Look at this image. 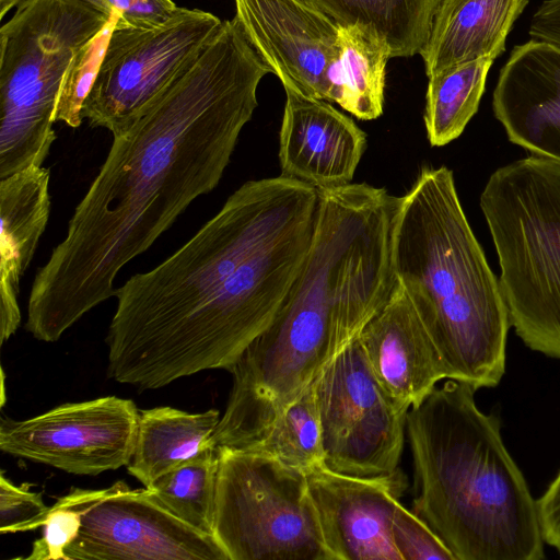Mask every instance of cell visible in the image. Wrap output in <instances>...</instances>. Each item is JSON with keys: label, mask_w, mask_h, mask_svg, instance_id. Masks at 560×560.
I'll list each match as a JSON object with an SVG mask.
<instances>
[{"label": "cell", "mask_w": 560, "mask_h": 560, "mask_svg": "<svg viewBox=\"0 0 560 560\" xmlns=\"http://www.w3.org/2000/svg\"><path fill=\"white\" fill-rule=\"evenodd\" d=\"M528 0H441L420 52L428 78L479 58L495 59Z\"/></svg>", "instance_id": "ac0fdd59"}, {"label": "cell", "mask_w": 560, "mask_h": 560, "mask_svg": "<svg viewBox=\"0 0 560 560\" xmlns=\"http://www.w3.org/2000/svg\"><path fill=\"white\" fill-rule=\"evenodd\" d=\"M82 525L81 510L70 493L49 508L40 527L43 536L33 542L25 560H67L66 548L78 537Z\"/></svg>", "instance_id": "484cf974"}, {"label": "cell", "mask_w": 560, "mask_h": 560, "mask_svg": "<svg viewBox=\"0 0 560 560\" xmlns=\"http://www.w3.org/2000/svg\"><path fill=\"white\" fill-rule=\"evenodd\" d=\"M115 13L93 0H27L0 28V179L42 166L75 54Z\"/></svg>", "instance_id": "8992f818"}, {"label": "cell", "mask_w": 560, "mask_h": 560, "mask_svg": "<svg viewBox=\"0 0 560 560\" xmlns=\"http://www.w3.org/2000/svg\"><path fill=\"white\" fill-rule=\"evenodd\" d=\"M339 26L365 25L385 37L392 57L420 54L441 0H305Z\"/></svg>", "instance_id": "44dd1931"}, {"label": "cell", "mask_w": 560, "mask_h": 560, "mask_svg": "<svg viewBox=\"0 0 560 560\" xmlns=\"http://www.w3.org/2000/svg\"><path fill=\"white\" fill-rule=\"evenodd\" d=\"M69 493L82 525L66 548L67 560H229L213 535L171 514L144 488L132 490L118 481Z\"/></svg>", "instance_id": "30bf717a"}, {"label": "cell", "mask_w": 560, "mask_h": 560, "mask_svg": "<svg viewBox=\"0 0 560 560\" xmlns=\"http://www.w3.org/2000/svg\"><path fill=\"white\" fill-rule=\"evenodd\" d=\"M246 38L284 89L332 102L338 28L305 0H234Z\"/></svg>", "instance_id": "7c38bea8"}, {"label": "cell", "mask_w": 560, "mask_h": 560, "mask_svg": "<svg viewBox=\"0 0 560 560\" xmlns=\"http://www.w3.org/2000/svg\"><path fill=\"white\" fill-rule=\"evenodd\" d=\"M30 483L14 485L0 475V533H19L40 527L50 506L40 492L30 490Z\"/></svg>", "instance_id": "83f0119b"}, {"label": "cell", "mask_w": 560, "mask_h": 560, "mask_svg": "<svg viewBox=\"0 0 560 560\" xmlns=\"http://www.w3.org/2000/svg\"><path fill=\"white\" fill-rule=\"evenodd\" d=\"M118 21L130 26L149 27L167 21L177 10L172 0H93Z\"/></svg>", "instance_id": "f1b7e54d"}, {"label": "cell", "mask_w": 560, "mask_h": 560, "mask_svg": "<svg viewBox=\"0 0 560 560\" xmlns=\"http://www.w3.org/2000/svg\"><path fill=\"white\" fill-rule=\"evenodd\" d=\"M218 451L213 536L229 560H329L303 471L248 450Z\"/></svg>", "instance_id": "52a82bcc"}, {"label": "cell", "mask_w": 560, "mask_h": 560, "mask_svg": "<svg viewBox=\"0 0 560 560\" xmlns=\"http://www.w3.org/2000/svg\"><path fill=\"white\" fill-rule=\"evenodd\" d=\"M528 34L560 46V0L542 1L532 16Z\"/></svg>", "instance_id": "4dcf8cb0"}, {"label": "cell", "mask_w": 560, "mask_h": 560, "mask_svg": "<svg viewBox=\"0 0 560 560\" xmlns=\"http://www.w3.org/2000/svg\"><path fill=\"white\" fill-rule=\"evenodd\" d=\"M339 26V25H338ZM334 103L361 120L383 114L386 65L392 58L387 39L373 28L339 26Z\"/></svg>", "instance_id": "ffe728a7"}, {"label": "cell", "mask_w": 560, "mask_h": 560, "mask_svg": "<svg viewBox=\"0 0 560 560\" xmlns=\"http://www.w3.org/2000/svg\"><path fill=\"white\" fill-rule=\"evenodd\" d=\"M492 109L512 143L560 162V46L535 38L514 46Z\"/></svg>", "instance_id": "5bb4252c"}, {"label": "cell", "mask_w": 560, "mask_h": 560, "mask_svg": "<svg viewBox=\"0 0 560 560\" xmlns=\"http://www.w3.org/2000/svg\"><path fill=\"white\" fill-rule=\"evenodd\" d=\"M393 266L439 352L446 380L476 390L498 386L505 373L508 308L448 167L422 168L400 197Z\"/></svg>", "instance_id": "277c9868"}, {"label": "cell", "mask_w": 560, "mask_h": 560, "mask_svg": "<svg viewBox=\"0 0 560 560\" xmlns=\"http://www.w3.org/2000/svg\"><path fill=\"white\" fill-rule=\"evenodd\" d=\"M247 450L271 456L304 474L324 465L315 381L285 408L265 436Z\"/></svg>", "instance_id": "cb8c5ba5"}, {"label": "cell", "mask_w": 560, "mask_h": 560, "mask_svg": "<svg viewBox=\"0 0 560 560\" xmlns=\"http://www.w3.org/2000/svg\"><path fill=\"white\" fill-rule=\"evenodd\" d=\"M305 475L329 560H400L392 537L393 515L408 487L400 468L361 478L320 465Z\"/></svg>", "instance_id": "4fadbf2b"}, {"label": "cell", "mask_w": 560, "mask_h": 560, "mask_svg": "<svg viewBox=\"0 0 560 560\" xmlns=\"http://www.w3.org/2000/svg\"><path fill=\"white\" fill-rule=\"evenodd\" d=\"M271 72L237 20L124 133L69 220L65 238L33 281L25 329L57 341L115 296V279L199 196L221 180L260 80Z\"/></svg>", "instance_id": "6da1fadb"}, {"label": "cell", "mask_w": 560, "mask_h": 560, "mask_svg": "<svg viewBox=\"0 0 560 560\" xmlns=\"http://www.w3.org/2000/svg\"><path fill=\"white\" fill-rule=\"evenodd\" d=\"M358 339L378 383L406 410L446 380L439 352L398 280Z\"/></svg>", "instance_id": "2e32d148"}, {"label": "cell", "mask_w": 560, "mask_h": 560, "mask_svg": "<svg viewBox=\"0 0 560 560\" xmlns=\"http://www.w3.org/2000/svg\"><path fill=\"white\" fill-rule=\"evenodd\" d=\"M494 59L479 58L429 78L424 125L432 147L457 139L477 113Z\"/></svg>", "instance_id": "7402d4cb"}, {"label": "cell", "mask_w": 560, "mask_h": 560, "mask_svg": "<svg viewBox=\"0 0 560 560\" xmlns=\"http://www.w3.org/2000/svg\"><path fill=\"white\" fill-rule=\"evenodd\" d=\"M50 172L30 166L0 179V343L21 324L20 282L50 213Z\"/></svg>", "instance_id": "e0dca14e"}, {"label": "cell", "mask_w": 560, "mask_h": 560, "mask_svg": "<svg viewBox=\"0 0 560 560\" xmlns=\"http://www.w3.org/2000/svg\"><path fill=\"white\" fill-rule=\"evenodd\" d=\"M511 327L560 360V162L529 155L495 170L480 195Z\"/></svg>", "instance_id": "5b68a950"}, {"label": "cell", "mask_w": 560, "mask_h": 560, "mask_svg": "<svg viewBox=\"0 0 560 560\" xmlns=\"http://www.w3.org/2000/svg\"><path fill=\"white\" fill-rule=\"evenodd\" d=\"M217 409L188 412L172 407L139 410L133 453L126 466L144 487L171 469L213 447Z\"/></svg>", "instance_id": "d6986e66"}, {"label": "cell", "mask_w": 560, "mask_h": 560, "mask_svg": "<svg viewBox=\"0 0 560 560\" xmlns=\"http://www.w3.org/2000/svg\"><path fill=\"white\" fill-rule=\"evenodd\" d=\"M284 91L280 175L316 189L350 184L366 147L365 133L329 102Z\"/></svg>", "instance_id": "9a60e30c"}, {"label": "cell", "mask_w": 560, "mask_h": 560, "mask_svg": "<svg viewBox=\"0 0 560 560\" xmlns=\"http://www.w3.org/2000/svg\"><path fill=\"white\" fill-rule=\"evenodd\" d=\"M324 466L361 478L399 469L407 415L375 377L358 338L315 378Z\"/></svg>", "instance_id": "9c48e42d"}, {"label": "cell", "mask_w": 560, "mask_h": 560, "mask_svg": "<svg viewBox=\"0 0 560 560\" xmlns=\"http://www.w3.org/2000/svg\"><path fill=\"white\" fill-rule=\"evenodd\" d=\"M545 544L560 555V471L537 500Z\"/></svg>", "instance_id": "f546056e"}, {"label": "cell", "mask_w": 560, "mask_h": 560, "mask_svg": "<svg viewBox=\"0 0 560 560\" xmlns=\"http://www.w3.org/2000/svg\"><path fill=\"white\" fill-rule=\"evenodd\" d=\"M318 203V189L283 175L238 187L174 254L116 288L107 375L144 390L229 371L298 278Z\"/></svg>", "instance_id": "7a4b0ae2"}, {"label": "cell", "mask_w": 560, "mask_h": 560, "mask_svg": "<svg viewBox=\"0 0 560 560\" xmlns=\"http://www.w3.org/2000/svg\"><path fill=\"white\" fill-rule=\"evenodd\" d=\"M222 23L210 12L186 8L149 27L117 21L83 118L113 137L126 132L190 68Z\"/></svg>", "instance_id": "ba28073f"}, {"label": "cell", "mask_w": 560, "mask_h": 560, "mask_svg": "<svg viewBox=\"0 0 560 560\" xmlns=\"http://www.w3.org/2000/svg\"><path fill=\"white\" fill-rule=\"evenodd\" d=\"M477 390L447 378L409 409L411 511L455 560H540L538 504Z\"/></svg>", "instance_id": "3957f363"}, {"label": "cell", "mask_w": 560, "mask_h": 560, "mask_svg": "<svg viewBox=\"0 0 560 560\" xmlns=\"http://www.w3.org/2000/svg\"><path fill=\"white\" fill-rule=\"evenodd\" d=\"M219 451L210 447L155 479L147 493L187 525L213 535Z\"/></svg>", "instance_id": "603a6c76"}, {"label": "cell", "mask_w": 560, "mask_h": 560, "mask_svg": "<svg viewBox=\"0 0 560 560\" xmlns=\"http://www.w3.org/2000/svg\"><path fill=\"white\" fill-rule=\"evenodd\" d=\"M25 1L27 0H0V19H3L7 12Z\"/></svg>", "instance_id": "1f68e13d"}, {"label": "cell", "mask_w": 560, "mask_h": 560, "mask_svg": "<svg viewBox=\"0 0 560 560\" xmlns=\"http://www.w3.org/2000/svg\"><path fill=\"white\" fill-rule=\"evenodd\" d=\"M392 537L400 560H455L440 537L401 503L393 515Z\"/></svg>", "instance_id": "4316f807"}, {"label": "cell", "mask_w": 560, "mask_h": 560, "mask_svg": "<svg viewBox=\"0 0 560 560\" xmlns=\"http://www.w3.org/2000/svg\"><path fill=\"white\" fill-rule=\"evenodd\" d=\"M139 410L105 396L66 402L25 420L1 419L0 450L74 475L96 476L131 459Z\"/></svg>", "instance_id": "8fae6325"}, {"label": "cell", "mask_w": 560, "mask_h": 560, "mask_svg": "<svg viewBox=\"0 0 560 560\" xmlns=\"http://www.w3.org/2000/svg\"><path fill=\"white\" fill-rule=\"evenodd\" d=\"M118 18L115 13L105 27L72 58L60 86L55 121H62L71 128L81 126L85 100L93 88Z\"/></svg>", "instance_id": "d4e9b609"}]
</instances>
